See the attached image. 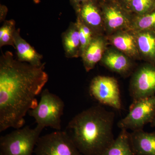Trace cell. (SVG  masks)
Listing matches in <instances>:
<instances>
[{"mask_svg": "<svg viewBox=\"0 0 155 155\" xmlns=\"http://www.w3.org/2000/svg\"><path fill=\"white\" fill-rule=\"evenodd\" d=\"M45 64L40 67L21 62L7 51L0 58V132L18 129L37 105L36 98L48 82Z\"/></svg>", "mask_w": 155, "mask_h": 155, "instance_id": "1", "label": "cell"}, {"mask_svg": "<svg viewBox=\"0 0 155 155\" xmlns=\"http://www.w3.org/2000/svg\"><path fill=\"white\" fill-rule=\"evenodd\" d=\"M126 1H132V0H126Z\"/></svg>", "mask_w": 155, "mask_h": 155, "instance_id": "25", "label": "cell"}, {"mask_svg": "<svg viewBox=\"0 0 155 155\" xmlns=\"http://www.w3.org/2000/svg\"><path fill=\"white\" fill-rule=\"evenodd\" d=\"M64 107V101L60 97L45 89L41 92L39 102L28 114L35 119L37 125L44 128L50 127L60 130Z\"/></svg>", "mask_w": 155, "mask_h": 155, "instance_id": "4", "label": "cell"}, {"mask_svg": "<svg viewBox=\"0 0 155 155\" xmlns=\"http://www.w3.org/2000/svg\"><path fill=\"white\" fill-rule=\"evenodd\" d=\"M8 8L5 5H0V21L1 22L5 21L6 16L8 12Z\"/></svg>", "mask_w": 155, "mask_h": 155, "instance_id": "22", "label": "cell"}, {"mask_svg": "<svg viewBox=\"0 0 155 155\" xmlns=\"http://www.w3.org/2000/svg\"><path fill=\"white\" fill-rule=\"evenodd\" d=\"M16 30V22L14 19L4 21L0 28V47L10 45L15 48L14 35Z\"/></svg>", "mask_w": 155, "mask_h": 155, "instance_id": "18", "label": "cell"}, {"mask_svg": "<svg viewBox=\"0 0 155 155\" xmlns=\"http://www.w3.org/2000/svg\"><path fill=\"white\" fill-rule=\"evenodd\" d=\"M155 116V95L133 101L129 112L118 123L121 129L131 130L143 129L145 125L150 123Z\"/></svg>", "mask_w": 155, "mask_h": 155, "instance_id": "6", "label": "cell"}, {"mask_svg": "<svg viewBox=\"0 0 155 155\" xmlns=\"http://www.w3.org/2000/svg\"><path fill=\"white\" fill-rule=\"evenodd\" d=\"M101 155H135L130 143V133L127 130L121 129L117 138Z\"/></svg>", "mask_w": 155, "mask_h": 155, "instance_id": "14", "label": "cell"}, {"mask_svg": "<svg viewBox=\"0 0 155 155\" xmlns=\"http://www.w3.org/2000/svg\"><path fill=\"white\" fill-rule=\"evenodd\" d=\"M77 13L78 17L88 26L93 32L101 26V17L92 0H89L81 4Z\"/></svg>", "mask_w": 155, "mask_h": 155, "instance_id": "13", "label": "cell"}, {"mask_svg": "<svg viewBox=\"0 0 155 155\" xmlns=\"http://www.w3.org/2000/svg\"><path fill=\"white\" fill-rule=\"evenodd\" d=\"M114 114L100 106L91 107L76 115L67 132L82 155H101L114 140Z\"/></svg>", "mask_w": 155, "mask_h": 155, "instance_id": "2", "label": "cell"}, {"mask_svg": "<svg viewBox=\"0 0 155 155\" xmlns=\"http://www.w3.org/2000/svg\"><path fill=\"white\" fill-rule=\"evenodd\" d=\"M14 43L17 51V60L37 67L43 65V56L20 35V29L17 28L14 33Z\"/></svg>", "mask_w": 155, "mask_h": 155, "instance_id": "10", "label": "cell"}, {"mask_svg": "<svg viewBox=\"0 0 155 155\" xmlns=\"http://www.w3.org/2000/svg\"><path fill=\"white\" fill-rule=\"evenodd\" d=\"M150 125L151 127H155V116L153 119V121L150 123Z\"/></svg>", "mask_w": 155, "mask_h": 155, "instance_id": "24", "label": "cell"}, {"mask_svg": "<svg viewBox=\"0 0 155 155\" xmlns=\"http://www.w3.org/2000/svg\"><path fill=\"white\" fill-rule=\"evenodd\" d=\"M89 89L91 96L102 104L118 110L122 107L119 85L114 78L97 76L92 80Z\"/></svg>", "mask_w": 155, "mask_h": 155, "instance_id": "7", "label": "cell"}, {"mask_svg": "<svg viewBox=\"0 0 155 155\" xmlns=\"http://www.w3.org/2000/svg\"><path fill=\"white\" fill-rule=\"evenodd\" d=\"M130 143L135 155H155V132L149 133L143 129L130 133Z\"/></svg>", "mask_w": 155, "mask_h": 155, "instance_id": "9", "label": "cell"}, {"mask_svg": "<svg viewBox=\"0 0 155 155\" xmlns=\"http://www.w3.org/2000/svg\"><path fill=\"white\" fill-rule=\"evenodd\" d=\"M113 43L117 49L129 55H135L137 53L135 39L128 34H120L116 35L113 38Z\"/></svg>", "mask_w": 155, "mask_h": 155, "instance_id": "17", "label": "cell"}, {"mask_svg": "<svg viewBox=\"0 0 155 155\" xmlns=\"http://www.w3.org/2000/svg\"><path fill=\"white\" fill-rule=\"evenodd\" d=\"M104 50V43L99 37H94L81 57L86 71L91 70L101 59Z\"/></svg>", "mask_w": 155, "mask_h": 155, "instance_id": "12", "label": "cell"}, {"mask_svg": "<svg viewBox=\"0 0 155 155\" xmlns=\"http://www.w3.org/2000/svg\"><path fill=\"white\" fill-rule=\"evenodd\" d=\"M131 4L137 12L144 13L151 10L155 5L154 0H132Z\"/></svg>", "mask_w": 155, "mask_h": 155, "instance_id": "21", "label": "cell"}, {"mask_svg": "<svg viewBox=\"0 0 155 155\" xmlns=\"http://www.w3.org/2000/svg\"><path fill=\"white\" fill-rule=\"evenodd\" d=\"M35 155H82L66 131L57 130L40 137Z\"/></svg>", "mask_w": 155, "mask_h": 155, "instance_id": "5", "label": "cell"}, {"mask_svg": "<svg viewBox=\"0 0 155 155\" xmlns=\"http://www.w3.org/2000/svg\"><path fill=\"white\" fill-rule=\"evenodd\" d=\"M88 1L89 0H70V2L77 12L79 10L81 4Z\"/></svg>", "mask_w": 155, "mask_h": 155, "instance_id": "23", "label": "cell"}, {"mask_svg": "<svg viewBox=\"0 0 155 155\" xmlns=\"http://www.w3.org/2000/svg\"><path fill=\"white\" fill-rule=\"evenodd\" d=\"M62 43L65 56L67 58L81 56V43L79 31L76 22L71 23L62 35Z\"/></svg>", "mask_w": 155, "mask_h": 155, "instance_id": "11", "label": "cell"}, {"mask_svg": "<svg viewBox=\"0 0 155 155\" xmlns=\"http://www.w3.org/2000/svg\"><path fill=\"white\" fill-rule=\"evenodd\" d=\"M103 63L109 69L119 73H125L129 70L130 64L125 56L116 52H110L103 59Z\"/></svg>", "mask_w": 155, "mask_h": 155, "instance_id": "16", "label": "cell"}, {"mask_svg": "<svg viewBox=\"0 0 155 155\" xmlns=\"http://www.w3.org/2000/svg\"><path fill=\"white\" fill-rule=\"evenodd\" d=\"M107 24L112 29H116L124 25L125 19L122 13L114 8H109L105 13Z\"/></svg>", "mask_w": 155, "mask_h": 155, "instance_id": "19", "label": "cell"}, {"mask_svg": "<svg viewBox=\"0 0 155 155\" xmlns=\"http://www.w3.org/2000/svg\"><path fill=\"white\" fill-rule=\"evenodd\" d=\"M137 44L141 52L155 65V32L145 31L140 34Z\"/></svg>", "mask_w": 155, "mask_h": 155, "instance_id": "15", "label": "cell"}, {"mask_svg": "<svg viewBox=\"0 0 155 155\" xmlns=\"http://www.w3.org/2000/svg\"><path fill=\"white\" fill-rule=\"evenodd\" d=\"M43 127L27 126L0 138V155H32Z\"/></svg>", "mask_w": 155, "mask_h": 155, "instance_id": "3", "label": "cell"}, {"mask_svg": "<svg viewBox=\"0 0 155 155\" xmlns=\"http://www.w3.org/2000/svg\"><path fill=\"white\" fill-rule=\"evenodd\" d=\"M130 94L133 101L155 95V65H147L139 69L132 78Z\"/></svg>", "mask_w": 155, "mask_h": 155, "instance_id": "8", "label": "cell"}, {"mask_svg": "<svg viewBox=\"0 0 155 155\" xmlns=\"http://www.w3.org/2000/svg\"><path fill=\"white\" fill-rule=\"evenodd\" d=\"M137 25L138 28L144 31L155 32V10L142 17L137 21Z\"/></svg>", "mask_w": 155, "mask_h": 155, "instance_id": "20", "label": "cell"}]
</instances>
